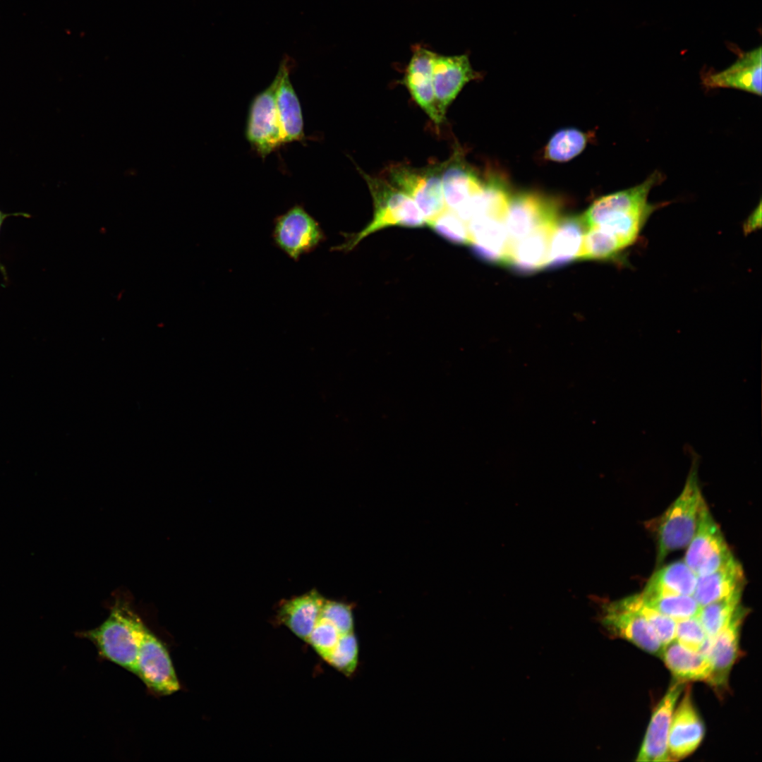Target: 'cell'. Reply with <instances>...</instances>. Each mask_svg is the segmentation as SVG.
Returning a JSON list of instances; mask_svg holds the SVG:
<instances>
[{"instance_id": "obj_1", "label": "cell", "mask_w": 762, "mask_h": 762, "mask_svg": "<svg viewBox=\"0 0 762 762\" xmlns=\"http://www.w3.org/2000/svg\"><path fill=\"white\" fill-rule=\"evenodd\" d=\"M663 179V174L655 171L638 185L598 198L583 215L588 228L598 229L629 252L639 242L652 214L665 205L648 200L652 188Z\"/></svg>"}, {"instance_id": "obj_2", "label": "cell", "mask_w": 762, "mask_h": 762, "mask_svg": "<svg viewBox=\"0 0 762 762\" xmlns=\"http://www.w3.org/2000/svg\"><path fill=\"white\" fill-rule=\"evenodd\" d=\"M145 626L130 605L119 599L103 623L75 635L94 643L103 658L134 674Z\"/></svg>"}, {"instance_id": "obj_3", "label": "cell", "mask_w": 762, "mask_h": 762, "mask_svg": "<svg viewBox=\"0 0 762 762\" xmlns=\"http://www.w3.org/2000/svg\"><path fill=\"white\" fill-rule=\"evenodd\" d=\"M362 174L373 200V219L361 231L347 237L345 243L334 250L349 251L370 234L386 227H420L426 224L421 210L406 193L389 181Z\"/></svg>"}, {"instance_id": "obj_4", "label": "cell", "mask_w": 762, "mask_h": 762, "mask_svg": "<svg viewBox=\"0 0 762 762\" xmlns=\"http://www.w3.org/2000/svg\"><path fill=\"white\" fill-rule=\"evenodd\" d=\"M703 501L696 469H692L681 494L660 518L658 562H661L670 552L689 545L696 532Z\"/></svg>"}, {"instance_id": "obj_5", "label": "cell", "mask_w": 762, "mask_h": 762, "mask_svg": "<svg viewBox=\"0 0 762 762\" xmlns=\"http://www.w3.org/2000/svg\"><path fill=\"white\" fill-rule=\"evenodd\" d=\"M688 545L684 562L697 576L713 573L734 557L705 501Z\"/></svg>"}, {"instance_id": "obj_6", "label": "cell", "mask_w": 762, "mask_h": 762, "mask_svg": "<svg viewBox=\"0 0 762 762\" xmlns=\"http://www.w3.org/2000/svg\"><path fill=\"white\" fill-rule=\"evenodd\" d=\"M441 171L442 165L424 169L399 165L389 170L390 183L413 200L426 224L446 209Z\"/></svg>"}, {"instance_id": "obj_7", "label": "cell", "mask_w": 762, "mask_h": 762, "mask_svg": "<svg viewBox=\"0 0 762 762\" xmlns=\"http://www.w3.org/2000/svg\"><path fill=\"white\" fill-rule=\"evenodd\" d=\"M134 675L159 696L170 695L180 689L167 648L146 625L140 637Z\"/></svg>"}, {"instance_id": "obj_8", "label": "cell", "mask_w": 762, "mask_h": 762, "mask_svg": "<svg viewBox=\"0 0 762 762\" xmlns=\"http://www.w3.org/2000/svg\"><path fill=\"white\" fill-rule=\"evenodd\" d=\"M272 237L276 246L295 261L325 238L317 220L298 205L274 219Z\"/></svg>"}, {"instance_id": "obj_9", "label": "cell", "mask_w": 762, "mask_h": 762, "mask_svg": "<svg viewBox=\"0 0 762 762\" xmlns=\"http://www.w3.org/2000/svg\"><path fill=\"white\" fill-rule=\"evenodd\" d=\"M277 78L253 99L248 110L246 137L255 151L265 157L283 145L276 106Z\"/></svg>"}, {"instance_id": "obj_10", "label": "cell", "mask_w": 762, "mask_h": 762, "mask_svg": "<svg viewBox=\"0 0 762 762\" xmlns=\"http://www.w3.org/2000/svg\"><path fill=\"white\" fill-rule=\"evenodd\" d=\"M559 219L557 205L533 193H519L510 198L505 226L510 246L539 226Z\"/></svg>"}, {"instance_id": "obj_11", "label": "cell", "mask_w": 762, "mask_h": 762, "mask_svg": "<svg viewBox=\"0 0 762 762\" xmlns=\"http://www.w3.org/2000/svg\"><path fill=\"white\" fill-rule=\"evenodd\" d=\"M441 179L446 207L467 223L471 208L485 183L459 156L442 164Z\"/></svg>"}, {"instance_id": "obj_12", "label": "cell", "mask_w": 762, "mask_h": 762, "mask_svg": "<svg viewBox=\"0 0 762 762\" xmlns=\"http://www.w3.org/2000/svg\"><path fill=\"white\" fill-rule=\"evenodd\" d=\"M684 682L676 680L655 707L637 755V761H670L667 742L672 714Z\"/></svg>"}, {"instance_id": "obj_13", "label": "cell", "mask_w": 762, "mask_h": 762, "mask_svg": "<svg viewBox=\"0 0 762 762\" xmlns=\"http://www.w3.org/2000/svg\"><path fill=\"white\" fill-rule=\"evenodd\" d=\"M601 622L612 635L625 639L641 649L660 655L663 648L654 630L639 613L618 601L604 607Z\"/></svg>"}, {"instance_id": "obj_14", "label": "cell", "mask_w": 762, "mask_h": 762, "mask_svg": "<svg viewBox=\"0 0 762 762\" xmlns=\"http://www.w3.org/2000/svg\"><path fill=\"white\" fill-rule=\"evenodd\" d=\"M478 76L467 55L436 54L433 63V82L437 107L443 119L449 106L464 86Z\"/></svg>"}, {"instance_id": "obj_15", "label": "cell", "mask_w": 762, "mask_h": 762, "mask_svg": "<svg viewBox=\"0 0 762 762\" xmlns=\"http://www.w3.org/2000/svg\"><path fill=\"white\" fill-rule=\"evenodd\" d=\"M704 734L703 722L694 706L691 688L687 687L672 714L667 742L670 761H678L693 753Z\"/></svg>"}, {"instance_id": "obj_16", "label": "cell", "mask_w": 762, "mask_h": 762, "mask_svg": "<svg viewBox=\"0 0 762 762\" xmlns=\"http://www.w3.org/2000/svg\"><path fill=\"white\" fill-rule=\"evenodd\" d=\"M746 610L739 606L728 624L714 638L707 657L712 665L708 681L713 689L722 691L727 686L730 672L739 655L740 629Z\"/></svg>"}, {"instance_id": "obj_17", "label": "cell", "mask_w": 762, "mask_h": 762, "mask_svg": "<svg viewBox=\"0 0 762 762\" xmlns=\"http://www.w3.org/2000/svg\"><path fill=\"white\" fill-rule=\"evenodd\" d=\"M435 55L422 46H416L407 66L404 83L415 102L439 126L445 119L438 111L435 97L433 63Z\"/></svg>"}, {"instance_id": "obj_18", "label": "cell", "mask_w": 762, "mask_h": 762, "mask_svg": "<svg viewBox=\"0 0 762 762\" xmlns=\"http://www.w3.org/2000/svg\"><path fill=\"white\" fill-rule=\"evenodd\" d=\"M761 47L740 54L726 69L706 73L703 84L710 88H734L761 95Z\"/></svg>"}, {"instance_id": "obj_19", "label": "cell", "mask_w": 762, "mask_h": 762, "mask_svg": "<svg viewBox=\"0 0 762 762\" xmlns=\"http://www.w3.org/2000/svg\"><path fill=\"white\" fill-rule=\"evenodd\" d=\"M325 599L315 588L300 595L282 599L277 605L276 619L307 642L320 619Z\"/></svg>"}, {"instance_id": "obj_20", "label": "cell", "mask_w": 762, "mask_h": 762, "mask_svg": "<svg viewBox=\"0 0 762 762\" xmlns=\"http://www.w3.org/2000/svg\"><path fill=\"white\" fill-rule=\"evenodd\" d=\"M467 226L473 253L481 260L505 265L509 250L505 222L478 217L471 219Z\"/></svg>"}, {"instance_id": "obj_21", "label": "cell", "mask_w": 762, "mask_h": 762, "mask_svg": "<svg viewBox=\"0 0 762 762\" xmlns=\"http://www.w3.org/2000/svg\"><path fill=\"white\" fill-rule=\"evenodd\" d=\"M276 77V106L283 143L301 141L304 138L303 114L298 97L290 80L288 59L282 61Z\"/></svg>"}, {"instance_id": "obj_22", "label": "cell", "mask_w": 762, "mask_h": 762, "mask_svg": "<svg viewBox=\"0 0 762 762\" xmlns=\"http://www.w3.org/2000/svg\"><path fill=\"white\" fill-rule=\"evenodd\" d=\"M557 222L542 225L512 243L505 265L522 273H531L547 266L551 237Z\"/></svg>"}, {"instance_id": "obj_23", "label": "cell", "mask_w": 762, "mask_h": 762, "mask_svg": "<svg viewBox=\"0 0 762 762\" xmlns=\"http://www.w3.org/2000/svg\"><path fill=\"white\" fill-rule=\"evenodd\" d=\"M587 229L583 215L559 217L551 237L547 266L558 267L580 259Z\"/></svg>"}, {"instance_id": "obj_24", "label": "cell", "mask_w": 762, "mask_h": 762, "mask_svg": "<svg viewBox=\"0 0 762 762\" xmlns=\"http://www.w3.org/2000/svg\"><path fill=\"white\" fill-rule=\"evenodd\" d=\"M744 581L742 565L732 557L713 573L697 576L692 596L702 607L737 591H742Z\"/></svg>"}, {"instance_id": "obj_25", "label": "cell", "mask_w": 762, "mask_h": 762, "mask_svg": "<svg viewBox=\"0 0 762 762\" xmlns=\"http://www.w3.org/2000/svg\"><path fill=\"white\" fill-rule=\"evenodd\" d=\"M660 657L676 680L708 682L712 672L708 658L682 646L676 640L663 646Z\"/></svg>"}, {"instance_id": "obj_26", "label": "cell", "mask_w": 762, "mask_h": 762, "mask_svg": "<svg viewBox=\"0 0 762 762\" xmlns=\"http://www.w3.org/2000/svg\"><path fill=\"white\" fill-rule=\"evenodd\" d=\"M696 580L697 576L684 561H676L656 571L640 594L643 598L676 595H692Z\"/></svg>"}, {"instance_id": "obj_27", "label": "cell", "mask_w": 762, "mask_h": 762, "mask_svg": "<svg viewBox=\"0 0 762 762\" xmlns=\"http://www.w3.org/2000/svg\"><path fill=\"white\" fill-rule=\"evenodd\" d=\"M742 591H737L720 600L701 607L696 615L708 637L714 638L730 622L741 605Z\"/></svg>"}, {"instance_id": "obj_28", "label": "cell", "mask_w": 762, "mask_h": 762, "mask_svg": "<svg viewBox=\"0 0 762 762\" xmlns=\"http://www.w3.org/2000/svg\"><path fill=\"white\" fill-rule=\"evenodd\" d=\"M618 602L641 615L654 630L663 646L675 640L676 621L646 605L641 594L627 597Z\"/></svg>"}, {"instance_id": "obj_29", "label": "cell", "mask_w": 762, "mask_h": 762, "mask_svg": "<svg viewBox=\"0 0 762 762\" xmlns=\"http://www.w3.org/2000/svg\"><path fill=\"white\" fill-rule=\"evenodd\" d=\"M586 143V135L581 131L574 128L563 129L550 138L545 155L552 161L566 162L580 154Z\"/></svg>"}, {"instance_id": "obj_30", "label": "cell", "mask_w": 762, "mask_h": 762, "mask_svg": "<svg viewBox=\"0 0 762 762\" xmlns=\"http://www.w3.org/2000/svg\"><path fill=\"white\" fill-rule=\"evenodd\" d=\"M642 598L646 605L676 622L696 616L701 609V606L692 595H676Z\"/></svg>"}, {"instance_id": "obj_31", "label": "cell", "mask_w": 762, "mask_h": 762, "mask_svg": "<svg viewBox=\"0 0 762 762\" xmlns=\"http://www.w3.org/2000/svg\"><path fill=\"white\" fill-rule=\"evenodd\" d=\"M358 659V643L353 632L341 634L333 650L325 660L346 676L356 670Z\"/></svg>"}, {"instance_id": "obj_32", "label": "cell", "mask_w": 762, "mask_h": 762, "mask_svg": "<svg viewBox=\"0 0 762 762\" xmlns=\"http://www.w3.org/2000/svg\"><path fill=\"white\" fill-rule=\"evenodd\" d=\"M427 225L451 243L469 244L470 235L467 224L454 212L447 207Z\"/></svg>"}, {"instance_id": "obj_33", "label": "cell", "mask_w": 762, "mask_h": 762, "mask_svg": "<svg viewBox=\"0 0 762 762\" xmlns=\"http://www.w3.org/2000/svg\"><path fill=\"white\" fill-rule=\"evenodd\" d=\"M320 619L332 623L341 634L353 632V616L349 604L325 598Z\"/></svg>"}, {"instance_id": "obj_34", "label": "cell", "mask_w": 762, "mask_h": 762, "mask_svg": "<svg viewBox=\"0 0 762 762\" xmlns=\"http://www.w3.org/2000/svg\"><path fill=\"white\" fill-rule=\"evenodd\" d=\"M341 634L329 622L320 619L308 641L316 653L325 660L337 643Z\"/></svg>"}, {"instance_id": "obj_35", "label": "cell", "mask_w": 762, "mask_h": 762, "mask_svg": "<svg viewBox=\"0 0 762 762\" xmlns=\"http://www.w3.org/2000/svg\"><path fill=\"white\" fill-rule=\"evenodd\" d=\"M706 638V633L697 616L676 622L675 640L685 648L698 651Z\"/></svg>"}, {"instance_id": "obj_36", "label": "cell", "mask_w": 762, "mask_h": 762, "mask_svg": "<svg viewBox=\"0 0 762 762\" xmlns=\"http://www.w3.org/2000/svg\"><path fill=\"white\" fill-rule=\"evenodd\" d=\"M761 203H759L758 208H756L751 213V214L749 216V219H747V221H746V222L745 224L746 230L747 229H749V231H750V229H751L753 228H755L757 225L761 224Z\"/></svg>"}, {"instance_id": "obj_37", "label": "cell", "mask_w": 762, "mask_h": 762, "mask_svg": "<svg viewBox=\"0 0 762 762\" xmlns=\"http://www.w3.org/2000/svg\"><path fill=\"white\" fill-rule=\"evenodd\" d=\"M12 215H23V216H25L27 217H28V214H23V213L6 214V213L2 212L0 210V229H1V224H2L3 222H4V220L6 217L12 216ZM0 271L1 272V273L3 274V275L4 277L6 276L5 269L3 267V265L1 264V262H0Z\"/></svg>"}]
</instances>
